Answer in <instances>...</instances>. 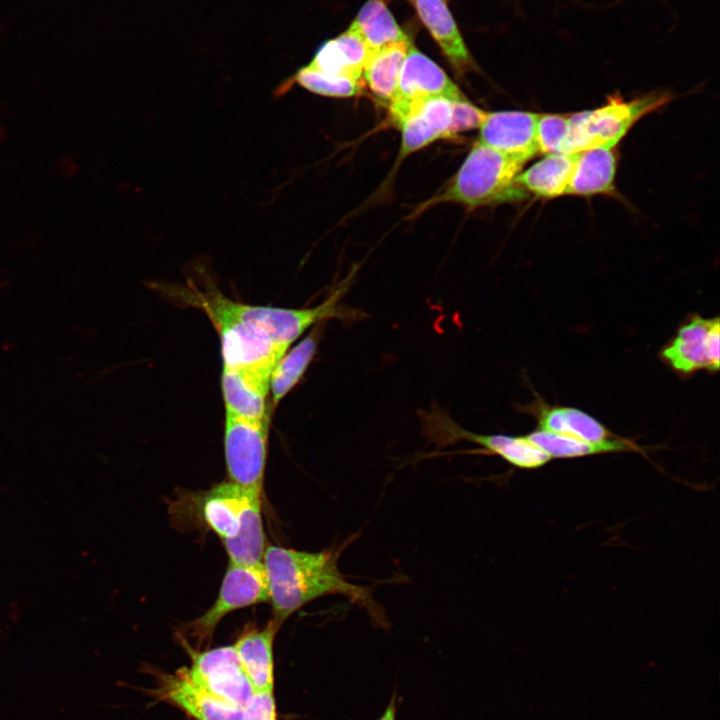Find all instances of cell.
<instances>
[{
    "instance_id": "cell-1",
    "label": "cell",
    "mask_w": 720,
    "mask_h": 720,
    "mask_svg": "<svg viewBox=\"0 0 720 720\" xmlns=\"http://www.w3.org/2000/svg\"><path fill=\"white\" fill-rule=\"evenodd\" d=\"M345 545L317 552L266 546L262 565L266 575L273 620L282 625L294 612L320 597L339 594L364 608L373 623L388 626L383 608L369 587L347 580L338 567Z\"/></svg>"
},
{
    "instance_id": "cell-2",
    "label": "cell",
    "mask_w": 720,
    "mask_h": 720,
    "mask_svg": "<svg viewBox=\"0 0 720 720\" xmlns=\"http://www.w3.org/2000/svg\"><path fill=\"white\" fill-rule=\"evenodd\" d=\"M152 287L177 305L194 307L203 313L219 312L248 322L265 331L285 350L307 329L324 321L359 317L358 311L347 309L341 304L348 288L346 282L335 288L320 304L296 309L238 302L224 295L213 282L207 280L200 286L190 279L186 284L152 283Z\"/></svg>"
},
{
    "instance_id": "cell-3",
    "label": "cell",
    "mask_w": 720,
    "mask_h": 720,
    "mask_svg": "<svg viewBox=\"0 0 720 720\" xmlns=\"http://www.w3.org/2000/svg\"><path fill=\"white\" fill-rule=\"evenodd\" d=\"M524 163L476 142L447 189L435 201L470 208L520 197L515 183Z\"/></svg>"
},
{
    "instance_id": "cell-4",
    "label": "cell",
    "mask_w": 720,
    "mask_h": 720,
    "mask_svg": "<svg viewBox=\"0 0 720 720\" xmlns=\"http://www.w3.org/2000/svg\"><path fill=\"white\" fill-rule=\"evenodd\" d=\"M670 99V94L659 91L628 101L613 95L598 108L569 114L564 153L596 147L615 148L638 120Z\"/></svg>"
},
{
    "instance_id": "cell-5",
    "label": "cell",
    "mask_w": 720,
    "mask_h": 720,
    "mask_svg": "<svg viewBox=\"0 0 720 720\" xmlns=\"http://www.w3.org/2000/svg\"><path fill=\"white\" fill-rule=\"evenodd\" d=\"M205 314L219 335L222 369L269 389L273 368L287 350L248 322L219 312Z\"/></svg>"
},
{
    "instance_id": "cell-6",
    "label": "cell",
    "mask_w": 720,
    "mask_h": 720,
    "mask_svg": "<svg viewBox=\"0 0 720 720\" xmlns=\"http://www.w3.org/2000/svg\"><path fill=\"white\" fill-rule=\"evenodd\" d=\"M420 418L424 436L438 449L458 442H469L481 447L479 453L499 456L509 464L522 469L539 468L551 460L527 435L471 432L438 407L422 412Z\"/></svg>"
},
{
    "instance_id": "cell-7",
    "label": "cell",
    "mask_w": 720,
    "mask_h": 720,
    "mask_svg": "<svg viewBox=\"0 0 720 720\" xmlns=\"http://www.w3.org/2000/svg\"><path fill=\"white\" fill-rule=\"evenodd\" d=\"M270 417L251 420L225 414L224 455L230 481L263 493Z\"/></svg>"
},
{
    "instance_id": "cell-8",
    "label": "cell",
    "mask_w": 720,
    "mask_h": 720,
    "mask_svg": "<svg viewBox=\"0 0 720 720\" xmlns=\"http://www.w3.org/2000/svg\"><path fill=\"white\" fill-rule=\"evenodd\" d=\"M434 97L466 99L442 68L410 44L396 93L389 104L392 123L399 126L424 101Z\"/></svg>"
},
{
    "instance_id": "cell-9",
    "label": "cell",
    "mask_w": 720,
    "mask_h": 720,
    "mask_svg": "<svg viewBox=\"0 0 720 720\" xmlns=\"http://www.w3.org/2000/svg\"><path fill=\"white\" fill-rule=\"evenodd\" d=\"M269 602L263 565L247 566L229 562L214 604L188 625L199 643L209 641L219 622L229 613L255 604Z\"/></svg>"
},
{
    "instance_id": "cell-10",
    "label": "cell",
    "mask_w": 720,
    "mask_h": 720,
    "mask_svg": "<svg viewBox=\"0 0 720 720\" xmlns=\"http://www.w3.org/2000/svg\"><path fill=\"white\" fill-rule=\"evenodd\" d=\"M189 654L191 665L181 671L213 696L241 709L255 692L233 645Z\"/></svg>"
},
{
    "instance_id": "cell-11",
    "label": "cell",
    "mask_w": 720,
    "mask_h": 720,
    "mask_svg": "<svg viewBox=\"0 0 720 720\" xmlns=\"http://www.w3.org/2000/svg\"><path fill=\"white\" fill-rule=\"evenodd\" d=\"M661 354L674 370L682 374L699 369L717 372L720 362L719 318L694 315L678 329Z\"/></svg>"
},
{
    "instance_id": "cell-12",
    "label": "cell",
    "mask_w": 720,
    "mask_h": 720,
    "mask_svg": "<svg viewBox=\"0 0 720 720\" xmlns=\"http://www.w3.org/2000/svg\"><path fill=\"white\" fill-rule=\"evenodd\" d=\"M201 523L225 543L233 539L262 493L244 488L230 480L195 495Z\"/></svg>"
},
{
    "instance_id": "cell-13",
    "label": "cell",
    "mask_w": 720,
    "mask_h": 720,
    "mask_svg": "<svg viewBox=\"0 0 720 720\" xmlns=\"http://www.w3.org/2000/svg\"><path fill=\"white\" fill-rule=\"evenodd\" d=\"M537 119L527 111L487 112L478 142L525 163L538 153Z\"/></svg>"
},
{
    "instance_id": "cell-14",
    "label": "cell",
    "mask_w": 720,
    "mask_h": 720,
    "mask_svg": "<svg viewBox=\"0 0 720 720\" xmlns=\"http://www.w3.org/2000/svg\"><path fill=\"white\" fill-rule=\"evenodd\" d=\"M157 696L194 720H241V709L220 700L178 670L161 679Z\"/></svg>"
},
{
    "instance_id": "cell-15",
    "label": "cell",
    "mask_w": 720,
    "mask_h": 720,
    "mask_svg": "<svg viewBox=\"0 0 720 720\" xmlns=\"http://www.w3.org/2000/svg\"><path fill=\"white\" fill-rule=\"evenodd\" d=\"M452 121V100L434 97L424 101L400 124V158L408 156L437 139L448 138Z\"/></svg>"
},
{
    "instance_id": "cell-16",
    "label": "cell",
    "mask_w": 720,
    "mask_h": 720,
    "mask_svg": "<svg viewBox=\"0 0 720 720\" xmlns=\"http://www.w3.org/2000/svg\"><path fill=\"white\" fill-rule=\"evenodd\" d=\"M280 627L271 619L264 628L244 631L233 645L255 692L274 689L273 643Z\"/></svg>"
},
{
    "instance_id": "cell-17",
    "label": "cell",
    "mask_w": 720,
    "mask_h": 720,
    "mask_svg": "<svg viewBox=\"0 0 720 720\" xmlns=\"http://www.w3.org/2000/svg\"><path fill=\"white\" fill-rule=\"evenodd\" d=\"M612 147H596L575 153L567 195L592 196L615 191L617 157Z\"/></svg>"
},
{
    "instance_id": "cell-18",
    "label": "cell",
    "mask_w": 720,
    "mask_h": 720,
    "mask_svg": "<svg viewBox=\"0 0 720 720\" xmlns=\"http://www.w3.org/2000/svg\"><path fill=\"white\" fill-rule=\"evenodd\" d=\"M368 51L362 39L351 29L324 42L307 68L324 75L363 81Z\"/></svg>"
},
{
    "instance_id": "cell-19",
    "label": "cell",
    "mask_w": 720,
    "mask_h": 720,
    "mask_svg": "<svg viewBox=\"0 0 720 720\" xmlns=\"http://www.w3.org/2000/svg\"><path fill=\"white\" fill-rule=\"evenodd\" d=\"M416 11L451 65L459 72L473 67L472 57L465 45L446 0H412Z\"/></svg>"
},
{
    "instance_id": "cell-20",
    "label": "cell",
    "mask_w": 720,
    "mask_h": 720,
    "mask_svg": "<svg viewBox=\"0 0 720 720\" xmlns=\"http://www.w3.org/2000/svg\"><path fill=\"white\" fill-rule=\"evenodd\" d=\"M321 325L318 324L295 346L278 360L270 377L271 408L275 409L283 398L300 382L316 354Z\"/></svg>"
},
{
    "instance_id": "cell-21",
    "label": "cell",
    "mask_w": 720,
    "mask_h": 720,
    "mask_svg": "<svg viewBox=\"0 0 720 720\" xmlns=\"http://www.w3.org/2000/svg\"><path fill=\"white\" fill-rule=\"evenodd\" d=\"M575 153L550 154L520 171L515 183L541 198H556L566 195L571 177Z\"/></svg>"
},
{
    "instance_id": "cell-22",
    "label": "cell",
    "mask_w": 720,
    "mask_h": 720,
    "mask_svg": "<svg viewBox=\"0 0 720 720\" xmlns=\"http://www.w3.org/2000/svg\"><path fill=\"white\" fill-rule=\"evenodd\" d=\"M349 29L362 39L368 56L389 44L409 41L383 0H368Z\"/></svg>"
},
{
    "instance_id": "cell-23",
    "label": "cell",
    "mask_w": 720,
    "mask_h": 720,
    "mask_svg": "<svg viewBox=\"0 0 720 720\" xmlns=\"http://www.w3.org/2000/svg\"><path fill=\"white\" fill-rule=\"evenodd\" d=\"M409 45V41L392 43L366 59L362 79L379 101H392Z\"/></svg>"
},
{
    "instance_id": "cell-24",
    "label": "cell",
    "mask_w": 720,
    "mask_h": 720,
    "mask_svg": "<svg viewBox=\"0 0 720 720\" xmlns=\"http://www.w3.org/2000/svg\"><path fill=\"white\" fill-rule=\"evenodd\" d=\"M221 390L225 414L251 420L270 417L267 403L269 389L236 372L222 369Z\"/></svg>"
},
{
    "instance_id": "cell-25",
    "label": "cell",
    "mask_w": 720,
    "mask_h": 720,
    "mask_svg": "<svg viewBox=\"0 0 720 720\" xmlns=\"http://www.w3.org/2000/svg\"><path fill=\"white\" fill-rule=\"evenodd\" d=\"M541 430L599 443L611 439L610 431L588 413L573 407L544 406L538 414Z\"/></svg>"
},
{
    "instance_id": "cell-26",
    "label": "cell",
    "mask_w": 720,
    "mask_h": 720,
    "mask_svg": "<svg viewBox=\"0 0 720 720\" xmlns=\"http://www.w3.org/2000/svg\"><path fill=\"white\" fill-rule=\"evenodd\" d=\"M527 437L552 458H578L602 453L633 451V443L618 438L592 443L573 437L535 430Z\"/></svg>"
},
{
    "instance_id": "cell-27",
    "label": "cell",
    "mask_w": 720,
    "mask_h": 720,
    "mask_svg": "<svg viewBox=\"0 0 720 720\" xmlns=\"http://www.w3.org/2000/svg\"><path fill=\"white\" fill-rule=\"evenodd\" d=\"M262 501L253 505L237 535L223 543L229 562L239 565H262L266 537L262 519Z\"/></svg>"
},
{
    "instance_id": "cell-28",
    "label": "cell",
    "mask_w": 720,
    "mask_h": 720,
    "mask_svg": "<svg viewBox=\"0 0 720 720\" xmlns=\"http://www.w3.org/2000/svg\"><path fill=\"white\" fill-rule=\"evenodd\" d=\"M293 85H299L321 96L344 98L360 94L364 81L328 76L303 66L278 87V94L286 92Z\"/></svg>"
},
{
    "instance_id": "cell-29",
    "label": "cell",
    "mask_w": 720,
    "mask_h": 720,
    "mask_svg": "<svg viewBox=\"0 0 720 720\" xmlns=\"http://www.w3.org/2000/svg\"><path fill=\"white\" fill-rule=\"evenodd\" d=\"M569 114H538L536 144L545 155L565 154Z\"/></svg>"
},
{
    "instance_id": "cell-30",
    "label": "cell",
    "mask_w": 720,
    "mask_h": 720,
    "mask_svg": "<svg viewBox=\"0 0 720 720\" xmlns=\"http://www.w3.org/2000/svg\"><path fill=\"white\" fill-rule=\"evenodd\" d=\"M487 112L465 100H452V121L448 138L457 133L480 128Z\"/></svg>"
},
{
    "instance_id": "cell-31",
    "label": "cell",
    "mask_w": 720,
    "mask_h": 720,
    "mask_svg": "<svg viewBox=\"0 0 720 720\" xmlns=\"http://www.w3.org/2000/svg\"><path fill=\"white\" fill-rule=\"evenodd\" d=\"M241 720H277L273 691L254 692L241 708Z\"/></svg>"
},
{
    "instance_id": "cell-32",
    "label": "cell",
    "mask_w": 720,
    "mask_h": 720,
    "mask_svg": "<svg viewBox=\"0 0 720 720\" xmlns=\"http://www.w3.org/2000/svg\"><path fill=\"white\" fill-rule=\"evenodd\" d=\"M397 696L396 691L393 692L390 701L382 713V715L377 720H396V712H397Z\"/></svg>"
}]
</instances>
